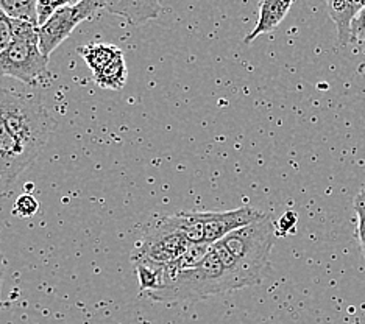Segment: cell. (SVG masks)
I'll return each instance as SVG.
<instances>
[{
  "label": "cell",
  "instance_id": "obj_1",
  "mask_svg": "<svg viewBox=\"0 0 365 324\" xmlns=\"http://www.w3.org/2000/svg\"><path fill=\"white\" fill-rule=\"evenodd\" d=\"M275 224L267 214L212 245L214 254L239 279L242 288L258 286L267 276L275 244Z\"/></svg>",
  "mask_w": 365,
  "mask_h": 324
},
{
  "label": "cell",
  "instance_id": "obj_2",
  "mask_svg": "<svg viewBox=\"0 0 365 324\" xmlns=\"http://www.w3.org/2000/svg\"><path fill=\"white\" fill-rule=\"evenodd\" d=\"M239 288H242L239 279L219 261L211 246L210 254L198 267L165 279L160 288L147 295L160 303H187Z\"/></svg>",
  "mask_w": 365,
  "mask_h": 324
},
{
  "label": "cell",
  "instance_id": "obj_3",
  "mask_svg": "<svg viewBox=\"0 0 365 324\" xmlns=\"http://www.w3.org/2000/svg\"><path fill=\"white\" fill-rule=\"evenodd\" d=\"M0 117L33 161L56 128V122L39 100L4 88H0Z\"/></svg>",
  "mask_w": 365,
  "mask_h": 324
},
{
  "label": "cell",
  "instance_id": "obj_4",
  "mask_svg": "<svg viewBox=\"0 0 365 324\" xmlns=\"http://www.w3.org/2000/svg\"><path fill=\"white\" fill-rule=\"evenodd\" d=\"M47 63L48 58L39 48L36 25L14 21L13 43L0 55V75L36 86L48 80Z\"/></svg>",
  "mask_w": 365,
  "mask_h": 324
},
{
  "label": "cell",
  "instance_id": "obj_5",
  "mask_svg": "<svg viewBox=\"0 0 365 324\" xmlns=\"http://www.w3.org/2000/svg\"><path fill=\"white\" fill-rule=\"evenodd\" d=\"M192 245L185 236L177 214L163 217L150 224L143 239L131 251L133 265H150V267L165 268L175 262Z\"/></svg>",
  "mask_w": 365,
  "mask_h": 324
},
{
  "label": "cell",
  "instance_id": "obj_6",
  "mask_svg": "<svg viewBox=\"0 0 365 324\" xmlns=\"http://www.w3.org/2000/svg\"><path fill=\"white\" fill-rule=\"evenodd\" d=\"M105 8V0H81V2L69 4L58 10L43 27L38 28L39 48L44 56L51 58L53 50L69 38L73 28L83 21L89 19L98 10Z\"/></svg>",
  "mask_w": 365,
  "mask_h": 324
},
{
  "label": "cell",
  "instance_id": "obj_7",
  "mask_svg": "<svg viewBox=\"0 0 365 324\" xmlns=\"http://www.w3.org/2000/svg\"><path fill=\"white\" fill-rule=\"evenodd\" d=\"M195 217L200 226L202 242L214 245L220 242L222 239L230 236L240 228L248 226L264 217V212L255 209L250 206L237 207L233 211H206V212H195Z\"/></svg>",
  "mask_w": 365,
  "mask_h": 324
},
{
  "label": "cell",
  "instance_id": "obj_8",
  "mask_svg": "<svg viewBox=\"0 0 365 324\" xmlns=\"http://www.w3.org/2000/svg\"><path fill=\"white\" fill-rule=\"evenodd\" d=\"M33 162L0 117V184H10Z\"/></svg>",
  "mask_w": 365,
  "mask_h": 324
},
{
  "label": "cell",
  "instance_id": "obj_9",
  "mask_svg": "<svg viewBox=\"0 0 365 324\" xmlns=\"http://www.w3.org/2000/svg\"><path fill=\"white\" fill-rule=\"evenodd\" d=\"M103 10L120 16L130 25H140L158 18L161 4L155 0H105Z\"/></svg>",
  "mask_w": 365,
  "mask_h": 324
},
{
  "label": "cell",
  "instance_id": "obj_10",
  "mask_svg": "<svg viewBox=\"0 0 365 324\" xmlns=\"http://www.w3.org/2000/svg\"><path fill=\"white\" fill-rule=\"evenodd\" d=\"M364 6L365 2H354V0L353 2H346V0H329L327 2L329 18L336 23L337 44L340 47L350 44L353 22Z\"/></svg>",
  "mask_w": 365,
  "mask_h": 324
},
{
  "label": "cell",
  "instance_id": "obj_11",
  "mask_svg": "<svg viewBox=\"0 0 365 324\" xmlns=\"http://www.w3.org/2000/svg\"><path fill=\"white\" fill-rule=\"evenodd\" d=\"M290 6H292V2H284V0H264V2H261L258 23H256L250 35H247L244 43L250 44L264 33L275 30L287 16Z\"/></svg>",
  "mask_w": 365,
  "mask_h": 324
},
{
  "label": "cell",
  "instance_id": "obj_12",
  "mask_svg": "<svg viewBox=\"0 0 365 324\" xmlns=\"http://www.w3.org/2000/svg\"><path fill=\"white\" fill-rule=\"evenodd\" d=\"M78 53L83 56L89 66V69L93 73H97L102 70L106 64H110L114 58H118L120 53H123L119 47L103 43H94L88 44L78 48Z\"/></svg>",
  "mask_w": 365,
  "mask_h": 324
},
{
  "label": "cell",
  "instance_id": "obj_13",
  "mask_svg": "<svg viewBox=\"0 0 365 324\" xmlns=\"http://www.w3.org/2000/svg\"><path fill=\"white\" fill-rule=\"evenodd\" d=\"M94 77L97 85L103 89L119 90L125 86L128 70L123 53H120L118 58H114V60L110 64H106L102 70L94 73Z\"/></svg>",
  "mask_w": 365,
  "mask_h": 324
},
{
  "label": "cell",
  "instance_id": "obj_14",
  "mask_svg": "<svg viewBox=\"0 0 365 324\" xmlns=\"http://www.w3.org/2000/svg\"><path fill=\"white\" fill-rule=\"evenodd\" d=\"M36 2L38 0H0V8L13 21L29 22L38 27Z\"/></svg>",
  "mask_w": 365,
  "mask_h": 324
},
{
  "label": "cell",
  "instance_id": "obj_15",
  "mask_svg": "<svg viewBox=\"0 0 365 324\" xmlns=\"http://www.w3.org/2000/svg\"><path fill=\"white\" fill-rule=\"evenodd\" d=\"M353 209L358 215V229H356V236H358L359 245L362 249V256L365 259V189L356 195L353 202Z\"/></svg>",
  "mask_w": 365,
  "mask_h": 324
},
{
  "label": "cell",
  "instance_id": "obj_16",
  "mask_svg": "<svg viewBox=\"0 0 365 324\" xmlns=\"http://www.w3.org/2000/svg\"><path fill=\"white\" fill-rule=\"evenodd\" d=\"M68 0H61V2H51V0H38L36 2V16H38V28L52 18V16L61 10L63 6L69 5Z\"/></svg>",
  "mask_w": 365,
  "mask_h": 324
},
{
  "label": "cell",
  "instance_id": "obj_17",
  "mask_svg": "<svg viewBox=\"0 0 365 324\" xmlns=\"http://www.w3.org/2000/svg\"><path fill=\"white\" fill-rule=\"evenodd\" d=\"M14 39V21L0 8V55L10 47Z\"/></svg>",
  "mask_w": 365,
  "mask_h": 324
},
{
  "label": "cell",
  "instance_id": "obj_18",
  "mask_svg": "<svg viewBox=\"0 0 365 324\" xmlns=\"http://www.w3.org/2000/svg\"><path fill=\"white\" fill-rule=\"evenodd\" d=\"M38 209H39L38 199L29 194H22L21 197H18V199H16L14 203V214L24 219L33 217V215L38 212Z\"/></svg>",
  "mask_w": 365,
  "mask_h": 324
},
{
  "label": "cell",
  "instance_id": "obj_19",
  "mask_svg": "<svg viewBox=\"0 0 365 324\" xmlns=\"http://www.w3.org/2000/svg\"><path fill=\"white\" fill-rule=\"evenodd\" d=\"M298 223V217L294 211H287L283 215H281L278 223L275 224V232H277V237H284L290 232L295 231V226Z\"/></svg>",
  "mask_w": 365,
  "mask_h": 324
},
{
  "label": "cell",
  "instance_id": "obj_20",
  "mask_svg": "<svg viewBox=\"0 0 365 324\" xmlns=\"http://www.w3.org/2000/svg\"><path fill=\"white\" fill-rule=\"evenodd\" d=\"M351 39H358L361 43H365V6L359 11L358 18L353 22Z\"/></svg>",
  "mask_w": 365,
  "mask_h": 324
},
{
  "label": "cell",
  "instance_id": "obj_21",
  "mask_svg": "<svg viewBox=\"0 0 365 324\" xmlns=\"http://www.w3.org/2000/svg\"><path fill=\"white\" fill-rule=\"evenodd\" d=\"M2 279H4V267H2V262H0V290H2Z\"/></svg>",
  "mask_w": 365,
  "mask_h": 324
},
{
  "label": "cell",
  "instance_id": "obj_22",
  "mask_svg": "<svg viewBox=\"0 0 365 324\" xmlns=\"http://www.w3.org/2000/svg\"><path fill=\"white\" fill-rule=\"evenodd\" d=\"M361 73H362L364 77H365V63H364V66H362V68H361Z\"/></svg>",
  "mask_w": 365,
  "mask_h": 324
}]
</instances>
